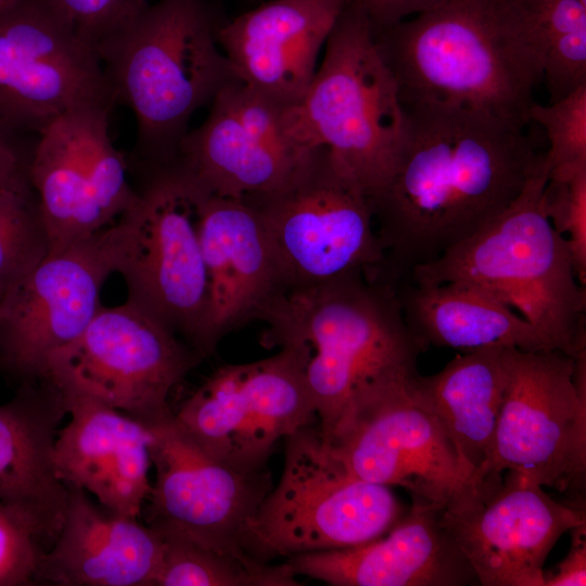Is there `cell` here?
<instances>
[{
    "mask_svg": "<svg viewBox=\"0 0 586 586\" xmlns=\"http://www.w3.org/2000/svg\"><path fill=\"white\" fill-rule=\"evenodd\" d=\"M396 167L371 198L384 252L410 270L477 232L520 194L540 154L524 128L442 105L406 106Z\"/></svg>",
    "mask_w": 586,
    "mask_h": 586,
    "instance_id": "6da1fadb",
    "label": "cell"
},
{
    "mask_svg": "<svg viewBox=\"0 0 586 586\" xmlns=\"http://www.w3.org/2000/svg\"><path fill=\"white\" fill-rule=\"evenodd\" d=\"M373 35L405 107L450 106L528 125L543 67L524 0H441Z\"/></svg>",
    "mask_w": 586,
    "mask_h": 586,
    "instance_id": "7a4b0ae2",
    "label": "cell"
},
{
    "mask_svg": "<svg viewBox=\"0 0 586 586\" xmlns=\"http://www.w3.org/2000/svg\"><path fill=\"white\" fill-rule=\"evenodd\" d=\"M360 272L278 291L258 310L268 323L266 346L295 356L322 437L372 392L418 373L426 348L398 297L364 282Z\"/></svg>",
    "mask_w": 586,
    "mask_h": 586,
    "instance_id": "3957f363",
    "label": "cell"
},
{
    "mask_svg": "<svg viewBox=\"0 0 586 586\" xmlns=\"http://www.w3.org/2000/svg\"><path fill=\"white\" fill-rule=\"evenodd\" d=\"M549 167L539 161L515 200L486 226L438 258L415 266L416 284L462 282L491 294L556 349H586V293L566 239L548 219L542 195Z\"/></svg>",
    "mask_w": 586,
    "mask_h": 586,
    "instance_id": "277c9868",
    "label": "cell"
},
{
    "mask_svg": "<svg viewBox=\"0 0 586 586\" xmlns=\"http://www.w3.org/2000/svg\"><path fill=\"white\" fill-rule=\"evenodd\" d=\"M221 21L205 0H160L97 49L115 104L137 120L141 156H177L195 111L240 80L217 41Z\"/></svg>",
    "mask_w": 586,
    "mask_h": 586,
    "instance_id": "5b68a950",
    "label": "cell"
},
{
    "mask_svg": "<svg viewBox=\"0 0 586 586\" xmlns=\"http://www.w3.org/2000/svg\"><path fill=\"white\" fill-rule=\"evenodd\" d=\"M284 115L290 132L307 148H324L369 200L391 178L405 139L406 109L355 3L344 5L307 91Z\"/></svg>",
    "mask_w": 586,
    "mask_h": 586,
    "instance_id": "8992f818",
    "label": "cell"
},
{
    "mask_svg": "<svg viewBox=\"0 0 586 586\" xmlns=\"http://www.w3.org/2000/svg\"><path fill=\"white\" fill-rule=\"evenodd\" d=\"M282 474L247 523L242 548L253 559L356 547L387 533L405 514L388 486L351 474L318 426L284 438Z\"/></svg>",
    "mask_w": 586,
    "mask_h": 586,
    "instance_id": "52a82bcc",
    "label": "cell"
},
{
    "mask_svg": "<svg viewBox=\"0 0 586 586\" xmlns=\"http://www.w3.org/2000/svg\"><path fill=\"white\" fill-rule=\"evenodd\" d=\"M504 398L487 460L474 484L514 472L585 508L586 349L502 348Z\"/></svg>",
    "mask_w": 586,
    "mask_h": 586,
    "instance_id": "ba28073f",
    "label": "cell"
},
{
    "mask_svg": "<svg viewBox=\"0 0 586 586\" xmlns=\"http://www.w3.org/2000/svg\"><path fill=\"white\" fill-rule=\"evenodd\" d=\"M158 170L118 222L117 272L128 300L178 328L206 352L209 289L200 222L208 192L174 158Z\"/></svg>",
    "mask_w": 586,
    "mask_h": 586,
    "instance_id": "9c48e42d",
    "label": "cell"
},
{
    "mask_svg": "<svg viewBox=\"0 0 586 586\" xmlns=\"http://www.w3.org/2000/svg\"><path fill=\"white\" fill-rule=\"evenodd\" d=\"M196 364L173 330L139 304L101 306L85 330L48 359L61 393L90 397L144 425L173 417L168 398Z\"/></svg>",
    "mask_w": 586,
    "mask_h": 586,
    "instance_id": "30bf717a",
    "label": "cell"
},
{
    "mask_svg": "<svg viewBox=\"0 0 586 586\" xmlns=\"http://www.w3.org/2000/svg\"><path fill=\"white\" fill-rule=\"evenodd\" d=\"M249 202L260 212L281 282L292 288L362 271L384 258L368 195L324 148L286 189Z\"/></svg>",
    "mask_w": 586,
    "mask_h": 586,
    "instance_id": "8fae6325",
    "label": "cell"
},
{
    "mask_svg": "<svg viewBox=\"0 0 586 586\" xmlns=\"http://www.w3.org/2000/svg\"><path fill=\"white\" fill-rule=\"evenodd\" d=\"M411 377L372 392L322 438L354 476L451 508L475 484L436 419L410 393Z\"/></svg>",
    "mask_w": 586,
    "mask_h": 586,
    "instance_id": "7c38bea8",
    "label": "cell"
},
{
    "mask_svg": "<svg viewBox=\"0 0 586 586\" xmlns=\"http://www.w3.org/2000/svg\"><path fill=\"white\" fill-rule=\"evenodd\" d=\"M174 420L209 455L244 473L265 466L279 441L317 420L295 356L218 368L174 412Z\"/></svg>",
    "mask_w": 586,
    "mask_h": 586,
    "instance_id": "4fadbf2b",
    "label": "cell"
},
{
    "mask_svg": "<svg viewBox=\"0 0 586 586\" xmlns=\"http://www.w3.org/2000/svg\"><path fill=\"white\" fill-rule=\"evenodd\" d=\"M86 105H115L95 50L43 0L0 12V131L39 133Z\"/></svg>",
    "mask_w": 586,
    "mask_h": 586,
    "instance_id": "5bb4252c",
    "label": "cell"
},
{
    "mask_svg": "<svg viewBox=\"0 0 586 586\" xmlns=\"http://www.w3.org/2000/svg\"><path fill=\"white\" fill-rule=\"evenodd\" d=\"M110 107L86 105L52 120L30 154L28 180L56 253L122 217L138 200L109 131Z\"/></svg>",
    "mask_w": 586,
    "mask_h": 586,
    "instance_id": "9a60e30c",
    "label": "cell"
},
{
    "mask_svg": "<svg viewBox=\"0 0 586 586\" xmlns=\"http://www.w3.org/2000/svg\"><path fill=\"white\" fill-rule=\"evenodd\" d=\"M117 222L47 256L0 302V368L43 378L49 357L97 314L106 278L117 271Z\"/></svg>",
    "mask_w": 586,
    "mask_h": 586,
    "instance_id": "2e32d148",
    "label": "cell"
},
{
    "mask_svg": "<svg viewBox=\"0 0 586 586\" xmlns=\"http://www.w3.org/2000/svg\"><path fill=\"white\" fill-rule=\"evenodd\" d=\"M285 106L237 80L212 101L205 122L188 131L176 158L213 195L256 200L295 182L319 149L289 130Z\"/></svg>",
    "mask_w": 586,
    "mask_h": 586,
    "instance_id": "e0dca14e",
    "label": "cell"
},
{
    "mask_svg": "<svg viewBox=\"0 0 586 586\" xmlns=\"http://www.w3.org/2000/svg\"><path fill=\"white\" fill-rule=\"evenodd\" d=\"M146 426L155 481L141 512L145 523L222 555L250 557L242 536L271 489L270 473H244L219 461L174 415Z\"/></svg>",
    "mask_w": 586,
    "mask_h": 586,
    "instance_id": "ac0fdd59",
    "label": "cell"
},
{
    "mask_svg": "<svg viewBox=\"0 0 586 586\" xmlns=\"http://www.w3.org/2000/svg\"><path fill=\"white\" fill-rule=\"evenodd\" d=\"M442 521L482 586H544V563L562 534L586 523L585 508L562 504L514 473L476 483Z\"/></svg>",
    "mask_w": 586,
    "mask_h": 586,
    "instance_id": "d6986e66",
    "label": "cell"
},
{
    "mask_svg": "<svg viewBox=\"0 0 586 586\" xmlns=\"http://www.w3.org/2000/svg\"><path fill=\"white\" fill-rule=\"evenodd\" d=\"M384 535L344 549L286 558L296 575L333 586H463L477 577L442 521L443 507L411 496Z\"/></svg>",
    "mask_w": 586,
    "mask_h": 586,
    "instance_id": "ffe728a7",
    "label": "cell"
},
{
    "mask_svg": "<svg viewBox=\"0 0 586 586\" xmlns=\"http://www.w3.org/2000/svg\"><path fill=\"white\" fill-rule=\"evenodd\" d=\"M348 0H271L221 21L217 41L239 79L282 106L301 101Z\"/></svg>",
    "mask_w": 586,
    "mask_h": 586,
    "instance_id": "44dd1931",
    "label": "cell"
},
{
    "mask_svg": "<svg viewBox=\"0 0 586 586\" xmlns=\"http://www.w3.org/2000/svg\"><path fill=\"white\" fill-rule=\"evenodd\" d=\"M61 394L71 418L54 442L59 479L114 512L140 518L152 487L148 426L90 397Z\"/></svg>",
    "mask_w": 586,
    "mask_h": 586,
    "instance_id": "7402d4cb",
    "label": "cell"
},
{
    "mask_svg": "<svg viewBox=\"0 0 586 586\" xmlns=\"http://www.w3.org/2000/svg\"><path fill=\"white\" fill-rule=\"evenodd\" d=\"M60 532L43 555L37 585L155 586L163 559L160 534L68 486Z\"/></svg>",
    "mask_w": 586,
    "mask_h": 586,
    "instance_id": "603a6c76",
    "label": "cell"
},
{
    "mask_svg": "<svg viewBox=\"0 0 586 586\" xmlns=\"http://www.w3.org/2000/svg\"><path fill=\"white\" fill-rule=\"evenodd\" d=\"M200 240L209 289L208 353L222 333L258 313L281 278L260 212L246 200L208 194Z\"/></svg>",
    "mask_w": 586,
    "mask_h": 586,
    "instance_id": "cb8c5ba5",
    "label": "cell"
},
{
    "mask_svg": "<svg viewBox=\"0 0 586 586\" xmlns=\"http://www.w3.org/2000/svg\"><path fill=\"white\" fill-rule=\"evenodd\" d=\"M25 384L0 405V502L26 515L50 548L63 523L68 488L59 479L53 449L67 413L61 392Z\"/></svg>",
    "mask_w": 586,
    "mask_h": 586,
    "instance_id": "d4e9b609",
    "label": "cell"
},
{
    "mask_svg": "<svg viewBox=\"0 0 586 586\" xmlns=\"http://www.w3.org/2000/svg\"><path fill=\"white\" fill-rule=\"evenodd\" d=\"M502 348L462 353L441 371L408 380L412 396L436 419L472 482L488 458L506 386Z\"/></svg>",
    "mask_w": 586,
    "mask_h": 586,
    "instance_id": "484cf974",
    "label": "cell"
},
{
    "mask_svg": "<svg viewBox=\"0 0 586 586\" xmlns=\"http://www.w3.org/2000/svg\"><path fill=\"white\" fill-rule=\"evenodd\" d=\"M398 300L409 328L426 347L461 353L493 346L526 352L556 349L521 315L470 284L412 282Z\"/></svg>",
    "mask_w": 586,
    "mask_h": 586,
    "instance_id": "4316f807",
    "label": "cell"
},
{
    "mask_svg": "<svg viewBox=\"0 0 586 586\" xmlns=\"http://www.w3.org/2000/svg\"><path fill=\"white\" fill-rule=\"evenodd\" d=\"M154 530L163 540V559L155 586L302 585L286 561L276 565L252 557L222 555L179 534Z\"/></svg>",
    "mask_w": 586,
    "mask_h": 586,
    "instance_id": "83f0119b",
    "label": "cell"
},
{
    "mask_svg": "<svg viewBox=\"0 0 586 586\" xmlns=\"http://www.w3.org/2000/svg\"><path fill=\"white\" fill-rule=\"evenodd\" d=\"M542 50L550 102L586 85V0H537L528 5Z\"/></svg>",
    "mask_w": 586,
    "mask_h": 586,
    "instance_id": "f1b7e54d",
    "label": "cell"
},
{
    "mask_svg": "<svg viewBox=\"0 0 586 586\" xmlns=\"http://www.w3.org/2000/svg\"><path fill=\"white\" fill-rule=\"evenodd\" d=\"M30 183L0 188V302L48 254Z\"/></svg>",
    "mask_w": 586,
    "mask_h": 586,
    "instance_id": "f546056e",
    "label": "cell"
},
{
    "mask_svg": "<svg viewBox=\"0 0 586 586\" xmlns=\"http://www.w3.org/2000/svg\"><path fill=\"white\" fill-rule=\"evenodd\" d=\"M528 120L546 131L548 176L586 167V85L548 105L534 101Z\"/></svg>",
    "mask_w": 586,
    "mask_h": 586,
    "instance_id": "4dcf8cb0",
    "label": "cell"
},
{
    "mask_svg": "<svg viewBox=\"0 0 586 586\" xmlns=\"http://www.w3.org/2000/svg\"><path fill=\"white\" fill-rule=\"evenodd\" d=\"M553 228L568 241L578 281L586 282V167L549 176L542 195Z\"/></svg>",
    "mask_w": 586,
    "mask_h": 586,
    "instance_id": "1f68e13d",
    "label": "cell"
},
{
    "mask_svg": "<svg viewBox=\"0 0 586 586\" xmlns=\"http://www.w3.org/2000/svg\"><path fill=\"white\" fill-rule=\"evenodd\" d=\"M48 549L26 515L0 502V586L37 585L39 565Z\"/></svg>",
    "mask_w": 586,
    "mask_h": 586,
    "instance_id": "d6a6232c",
    "label": "cell"
},
{
    "mask_svg": "<svg viewBox=\"0 0 586 586\" xmlns=\"http://www.w3.org/2000/svg\"><path fill=\"white\" fill-rule=\"evenodd\" d=\"M93 50L129 24L145 0H43Z\"/></svg>",
    "mask_w": 586,
    "mask_h": 586,
    "instance_id": "836d02e7",
    "label": "cell"
},
{
    "mask_svg": "<svg viewBox=\"0 0 586 586\" xmlns=\"http://www.w3.org/2000/svg\"><path fill=\"white\" fill-rule=\"evenodd\" d=\"M366 14L372 31L388 28L409 16L424 12L441 0H348Z\"/></svg>",
    "mask_w": 586,
    "mask_h": 586,
    "instance_id": "e575fe53",
    "label": "cell"
},
{
    "mask_svg": "<svg viewBox=\"0 0 586 586\" xmlns=\"http://www.w3.org/2000/svg\"><path fill=\"white\" fill-rule=\"evenodd\" d=\"M586 523L574 527L571 548L558 564L557 573L545 574L544 586H585L586 585Z\"/></svg>",
    "mask_w": 586,
    "mask_h": 586,
    "instance_id": "d590c367",
    "label": "cell"
},
{
    "mask_svg": "<svg viewBox=\"0 0 586 586\" xmlns=\"http://www.w3.org/2000/svg\"><path fill=\"white\" fill-rule=\"evenodd\" d=\"M28 163L17 136L0 131V188L29 183Z\"/></svg>",
    "mask_w": 586,
    "mask_h": 586,
    "instance_id": "8d00e7d4",
    "label": "cell"
},
{
    "mask_svg": "<svg viewBox=\"0 0 586 586\" xmlns=\"http://www.w3.org/2000/svg\"><path fill=\"white\" fill-rule=\"evenodd\" d=\"M17 0H0V12L8 9L10 5L15 3Z\"/></svg>",
    "mask_w": 586,
    "mask_h": 586,
    "instance_id": "74e56055",
    "label": "cell"
},
{
    "mask_svg": "<svg viewBox=\"0 0 586 586\" xmlns=\"http://www.w3.org/2000/svg\"><path fill=\"white\" fill-rule=\"evenodd\" d=\"M524 1H525L527 4H531V3H533V2H535V1H537V0H524Z\"/></svg>",
    "mask_w": 586,
    "mask_h": 586,
    "instance_id": "f35d334b",
    "label": "cell"
}]
</instances>
